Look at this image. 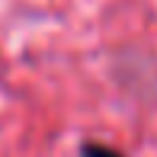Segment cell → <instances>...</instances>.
Here are the masks:
<instances>
[{
	"label": "cell",
	"mask_w": 157,
	"mask_h": 157,
	"mask_svg": "<svg viewBox=\"0 0 157 157\" xmlns=\"http://www.w3.org/2000/svg\"><path fill=\"white\" fill-rule=\"evenodd\" d=\"M80 157H122V154L103 144H87V147H80Z\"/></svg>",
	"instance_id": "cell-1"
}]
</instances>
